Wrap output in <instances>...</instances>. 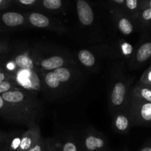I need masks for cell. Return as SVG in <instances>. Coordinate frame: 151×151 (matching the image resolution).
Masks as SVG:
<instances>
[{"instance_id":"cell-1","label":"cell","mask_w":151,"mask_h":151,"mask_svg":"<svg viewBox=\"0 0 151 151\" xmlns=\"http://www.w3.org/2000/svg\"><path fill=\"white\" fill-rule=\"evenodd\" d=\"M77 12L80 22L84 26H89L94 22V12L89 3L86 0H77Z\"/></svg>"},{"instance_id":"cell-2","label":"cell","mask_w":151,"mask_h":151,"mask_svg":"<svg viewBox=\"0 0 151 151\" xmlns=\"http://www.w3.org/2000/svg\"><path fill=\"white\" fill-rule=\"evenodd\" d=\"M41 139L39 132L35 130H29L23 134L21 138V142L17 151H27L33 147Z\"/></svg>"},{"instance_id":"cell-3","label":"cell","mask_w":151,"mask_h":151,"mask_svg":"<svg viewBox=\"0 0 151 151\" xmlns=\"http://www.w3.org/2000/svg\"><path fill=\"white\" fill-rule=\"evenodd\" d=\"M84 147L86 151H105L106 150V143L102 137L89 135L85 139Z\"/></svg>"},{"instance_id":"cell-4","label":"cell","mask_w":151,"mask_h":151,"mask_svg":"<svg viewBox=\"0 0 151 151\" xmlns=\"http://www.w3.org/2000/svg\"><path fill=\"white\" fill-rule=\"evenodd\" d=\"M19 78V83L27 88L35 89L38 86V81L37 75L29 70H23L21 72Z\"/></svg>"},{"instance_id":"cell-5","label":"cell","mask_w":151,"mask_h":151,"mask_svg":"<svg viewBox=\"0 0 151 151\" xmlns=\"http://www.w3.org/2000/svg\"><path fill=\"white\" fill-rule=\"evenodd\" d=\"M3 99L10 106H18L25 101V94L19 89L12 90L1 94Z\"/></svg>"},{"instance_id":"cell-6","label":"cell","mask_w":151,"mask_h":151,"mask_svg":"<svg viewBox=\"0 0 151 151\" xmlns=\"http://www.w3.org/2000/svg\"><path fill=\"white\" fill-rule=\"evenodd\" d=\"M125 93H126V87L122 82H118L115 84L111 92V103L114 106H120L123 103L125 100Z\"/></svg>"},{"instance_id":"cell-7","label":"cell","mask_w":151,"mask_h":151,"mask_svg":"<svg viewBox=\"0 0 151 151\" xmlns=\"http://www.w3.org/2000/svg\"><path fill=\"white\" fill-rule=\"evenodd\" d=\"M1 20L8 27H17L24 23L23 15L17 12H7L1 16Z\"/></svg>"},{"instance_id":"cell-8","label":"cell","mask_w":151,"mask_h":151,"mask_svg":"<svg viewBox=\"0 0 151 151\" xmlns=\"http://www.w3.org/2000/svg\"><path fill=\"white\" fill-rule=\"evenodd\" d=\"M28 20L31 24L39 28L47 27L50 24V21L47 16L38 13H29Z\"/></svg>"},{"instance_id":"cell-9","label":"cell","mask_w":151,"mask_h":151,"mask_svg":"<svg viewBox=\"0 0 151 151\" xmlns=\"http://www.w3.org/2000/svg\"><path fill=\"white\" fill-rule=\"evenodd\" d=\"M64 62L63 58L60 56H52L43 60L41 62V66L45 70H55L56 69L62 67Z\"/></svg>"},{"instance_id":"cell-10","label":"cell","mask_w":151,"mask_h":151,"mask_svg":"<svg viewBox=\"0 0 151 151\" xmlns=\"http://www.w3.org/2000/svg\"><path fill=\"white\" fill-rule=\"evenodd\" d=\"M15 63L19 69L22 70L32 71L34 69V64L32 59L26 55H19L15 58Z\"/></svg>"},{"instance_id":"cell-11","label":"cell","mask_w":151,"mask_h":151,"mask_svg":"<svg viewBox=\"0 0 151 151\" xmlns=\"http://www.w3.org/2000/svg\"><path fill=\"white\" fill-rule=\"evenodd\" d=\"M151 57V42H146L139 48L137 52V60L139 63H143Z\"/></svg>"},{"instance_id":"cell-12","label":"cell","mask_w":151,"mask_h":151,"mask_svg":"<svg viewBox=\"0 0 151 151\" xmlns=\"http://www.w3.org/2000/svg\"><path fill=\"white\" fill-rule=\"evenodd\" d=\"M78 58L80 61L86 66H91L95 63V58L90 51L82 50L78 52Z\"/></svg>"},{"instance_id":"cell-13","label":"cell","mask_w":151,"mask_h":151,"mask_svg":"<svg viewBox=\"0 0 151 151\" xmlns=\"http://www.w3.org/2000/svg\"><path fill=\"white\" fill-rule=\"evenodd\" d=\"M139 115L144 122H151V103H142L139 109Z\"/></svg>"},{"instance_id":"cell-14","label":"cell","mask_w":151,"mask_h":151,"mask_svg":"<svg viewBox=\"0 0 151 151\" xmlns=\"http://www.w3.org/2000/svg\"><path fill=\"white\" fill-rule=\"evenodd\" d=\"M118 27L124 35H130L134 31V27H133L131 22L128 19L125 17L121 18L118 22Z\"/></svg>"},{"instance_id":"cell-15","label":"cell","mask_w":151,"mask_h":151,"mask_svg":"<svg viewBox=\"0 0 151 151\" xmlns=\"http://www.w3.org/2000/svg\"><path fill=\"white\" fill-rule=\"evenodd\" d=\"M58 78L59 82H66L69 80L71 77V72L68 69L64 67H60L53 71Z\"/></svg>"},{"instance_id":"cell-16","label":"cell","mask_w":151,"mask_h":151,"mask_svg":"<svg viewBox=\"0 0 151 151\" xmlns=\"http://www.w3.org/2000/svg\"><path fill=\"white\" fill-rule=\"evenodd\" d=\"M41 3L44 7L50 10H58L63 5L62 0H41Z\"/></svg>"},{"instance_id":"cell-17","label":"cell","mask_w":151,"mask_h":151,"mask_svg":"<svg viewBox=\"0 0 151 151\" xmlns=\"http://www.w3.org/2000/svg\"><path fill=\"white\" fill-rule=\"evenodd\" d=\"M44 79H45V83L50 88H56L60 86V82L53 72H47L45 75Z\"/></svg>"},{"instance_id":"cell-18","label":"cell","mask_w":151,"mask_h":151,"mask_svg":"<svg viewBox=\"0 0 151 151\" xmlns=\"http://www.w3.org/2000/svg\"><path fill=\"white\" fill-rule=\"evenodd\" d=\"M115 125H116L117 129H119V131H125L128 128V125H129V121L125 116L119 115L116 117V121H115Z\"/></svg>"},{"instance_id":"cell-19","label":"cell","mask_w":151,"mask_h":151,"mask_svg":"<svg viewBox=\"0 0 151 151\" xmlns=\"http://www.w3.org/2000/svg\"><path fill=\"white\" fill-rule=\"evenodd\" d=\"M16 89H19V88H16V83L12 82L10 81H6L0 83V94Z\"/></svg>"},{"instance_id":"cell-20","label":"cell","mask_w":151,"mask_h":151,"mask_svg":"<svg viewBox=\"0 0 151 151\" xmlns=\"http://www.w3.org/2000/svg\"><path fill=\"white\" fill-rule=\"evenodd\" d=\"M138 95L141 99L145 100V102L151 103V88L149 86L142 87L139 88Z\"/></svg>"},{"instance_id":"cell-21","label":"cell","mask_w":151,"mask_h":151,"mask_svg":"<svg viewBox=\"0 0 151 151\" xmlns=\"http://www.w3.org/2000/svg\"><path fill=\"white\" fill-rule=\"evenodd\" d=\"M27 151H49V145L41 139Z\"/></svg>"},{"instance_id":"cell-22","label":"cell","mask_w":151,"mask_h":151,"mask_svg":"<svg viewBox=\"0 0 151 151\" xmlns=\"http://www.w3.org/2000/svg\"><path fill=\"white\" fill-rule=\"evenodd\" d=\"M125 3L130 11L136 12L139 7V0H125Z\"/></svg>"},{"instance_id":"cell-23","label":"cell","mask_w":151,"mask_h":151,"mask_svg":"<svg viewBox=\"0 0 151 151\" xmlns=\"http://www.w3.org/2000/svg\"><path fill=\"white\" fill-rule=\"evenodd\" d=\"M143 81L147 85V86L151 88V66L145 73L144 76H143Z\"/></svg>"},{"instance_id":"cell-24","label":"cell","mask_w":151,"mask_h":151,"mask_svg":"<svg viewBox=\"0 0 151 151\" xmlns=\"http://www.w3.org/2000/svg\"><path fill=\"white\" fill-rule=\"evenodd\" d=\"M142 19L144 21L148 22L151 20V8H145L143 9L141 13Z\"/></svg>"},{"instance_id":"cell-25","label":"cell","mask_w":151,"mask_h":151,"mask_svg":"<svg viewBox=\"0 0 151 151\" xmlns=\"http://www.w3.org/2000/svg\"><path fill=\"white\" fill-rule=\"evenodd\" d=\"M16 1L22 5L32 6L35 4L38 1V0H16Z\"/></svg>"},{"instance_id":"cell-26","label":"cell","mask_w":151,"mask_h":151,"mask_svg":"<svg viewBox=\"0 0 151 151\" xmlns=\"http://www.w3.org/2000/svg\"><path fill=\"white\" fill-rule=\"evenodd\" d=\"M10 106L7 103H6L5 100L3 99L1 94H0V111H6L7 109H10Z\"/></svg>"},{"instance_id":"cell-27","label":"cell","mask_w":151,"mask_h":151,"mask_svg":"<svg viewBox=\"0 0 151 151\" xmlns=\"http://www.w3.org/2000/svg\"><path fill=\"white\" fill-rule=\"evenodd\" d=\"M10 75H7L6 72L0 71V83L4 82V81H10Z\"/></svg>"},{"instance_id":"cell-28","label":"cell","mask_w":151,"mask_h":151,"mask_svg":"<svg viewBox=\"0 0 151 151\" xmlns=\"http://www.w3.org/2000/svg\"><path fill=\"white\" fill-rule=\"evenodd\" d=\"M142 6L143 9L151 8V0H143Z\"/></svg>"},{"instance_id":"cell-29","label":"cell","mask_w":151,"mask_h":151,"mask_svg":"<svg viewBox=\"0 0 151 151\" xmlns=\"http://www.w3.org/2000/svg\"><path fill=\"white\" fill-rule=\"evenodd\" d=\"M10 1V0H0V10L5 8L9 4Z\"/></svg>"},{"instance_id":"cell-30","label":"cell","mask_w":151,"mask_h":151,"mask_svg":"<svg viewBox=\"0 0 151 151\" xmlns=\"http://www.w3.org/2000/svg\"><path fill=\"white\" fill-rule=\"evenodd\" d=\"M139 151H151V143L145 145Z\"/></svg>"},{"instance_id":"cell-31","label":"cell","mask_w":151,"mask_h":151,"mask_svg":"<svg viewBox=\"0 0 151 151\" xmlns=\"http://www.w3.org/2000/svg\"><path fill=\"white\" fill-rule=\"evenodd\" d=\"M111 1H114L115 3H116V4H122L125 3V0H111Z\"/></svg>"},{"instance_id":"cell-32","label":"cell","mask_w":151,"mask_h":151,"mask_svg":"<svg viewBox=\"0 0 151 151\" xmlns=\"http://www.w3.org/2000/svg\"><path fill=\"white\" fill-rule=\"evenodd\" d=\"M1 136L0 135V141H1Z\"/></svg>"},{"instance_id":"cell-33","label":"cell","mask_w":151,"mask_h":151,"mask_svg":"<svg viewBox=\"0 0 151 151\" xmlns=\"http://www.w3.org/2000/svg\"><path fill=\"white\" fill-rule=\"evenodd\" d=\"M0 151H7V150H0Z\"/></svg>"},{"instance_id":"cell-34","label":"cell","mask_w":151,"mask_h":151,"mask_svg":"<svg viewBox=\"0 0 151 151\" xmlns=\"http://www.w3.org/2000/svg\"><path fill=\"white\" fill-rule=\"evenodd\" d=\"M0 50H1V46H0Z\"/></svg>"}]
</instances>
